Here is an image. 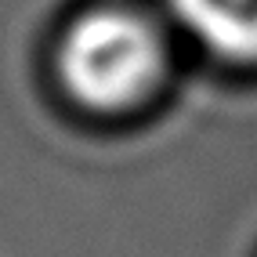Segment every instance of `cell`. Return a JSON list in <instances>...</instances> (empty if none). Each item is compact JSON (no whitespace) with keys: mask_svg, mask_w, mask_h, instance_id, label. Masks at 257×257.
<instances>
[{"mask_svg":"<svg viewBox=\"0 0 257 257\" xmlns=\"http://www.w3.org/2000/svg\"><path fill=\"white\" fill-rule=\"evenodd\" d=\"M174 73V29L160 8L101 0L76 11L55 44V76L76 109L131 116L156 101Z\"/></svg>","mask_w":257,"mask_h":257,"instance_id":"6da1fadb","label":"cell"},{"mask_svg":"<svg viewBox=\"0 0 257 257\" xmlns=\"http://www.w3.org/2000/svg\"><path fill=\"white\" fill-rule=\"evenodd\" d=\"M170 29L232 69H257V0H160Z\"/></svg>","mask_w":257,"mask_h":257,"instance_id":"7a4b0ae2","label":"cell"}]
</instances>
